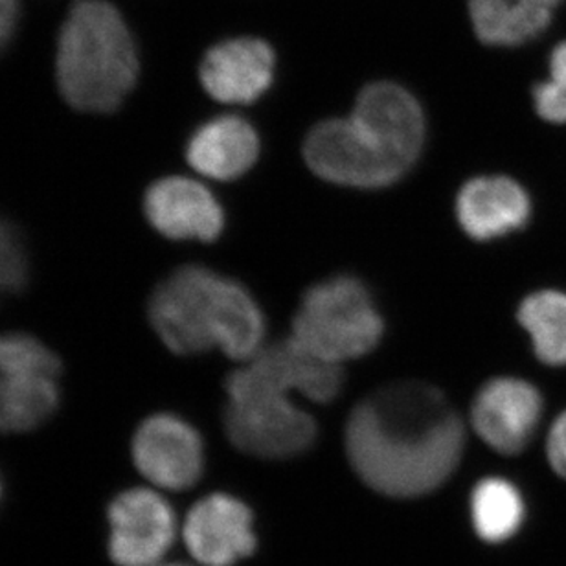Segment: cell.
<instances>
[{"label": "cell", "instance_id": "obj_1", "mask_svg": "<svg viewBox=\"0 0 566 566\" xmlns=\"http://www.w3.org/2000/svg\"><path fill=\"white\" fill-rule=\"evenodd\" d=\"M344 443L349 465L370 490L418 499L440 490L457 471L465 429L446 394L405 381L379 388L352 410Z\"/></svg>", "mask_w": 566, "mask_h": 566}, {"label": "cell", "instance_id": "obj_2", "mask_svg": "<svg viewBox=\"0 0 566 566\" xmlns=\"http://www.w3.org/2000/svg\"><path fill=\"white\" fill-rule=\"evenodd\" d=\"M149 318L179 355L219 348L232 359L251 360L265 338V316L254 296L201 265L177 269L153 291Z\"/></svg>", "mask_w": 566, "mask_h": 566}, {"label": "cell", "instance_id": "obj_3", "mask_svg": "<svg viewBox=\"0 0 566 566\" xmlns=\"http://www.w3.org/2000/svg\"><path fill=\"white\" fill-rule=\"evenodd\" d=\"M55 76L66 104L83 113L118 109L137 85V44L120 11L107 0H76L55 55Z\"/></svg>", "mask_w": 566, "mask_h": 566}, {"label": "cell", "instance_id": "obj_4", "mask_svg": "<svg viewBox=\"0 0 566 566\" xmlns=\"http://www.w3.org/2000/svg\"><path fill=\"white\" fill-rule=\"evenodd\" d=\"M224 432L249 457L285 460L310 451L316 421L293 403L291 394L263 381L249 366L235 370L224 385Z\"/></svg>", "mask_w": 566, "mask_h": 566}, {"label": "cell", "instance_id": "obj_5", "mask_svg": "<svg viewBox=\"0 0 566 566\" xmlns=\"http://www.w3.org/2000/svg\"><path fill=\"white\" fill-rule=\"evenodd\" d=\"M385 321L359 279L340 274L311 285L293 318V335L305 348L343 365L381 343Z\"/></svg>", "mask_w": 566, "mask_h": 566}, {"label": "cell", "instance_id": "obj_6", "mask_svg": "<svg viewBox=\"0 0 566 566\" xmlns=\"http://www.w3.org/2000/svg\"><path fill=\"white\" fill-rule=\"evenodd\" d=\"M304 158L316 177L348 188H387L407 174L352 118L313 127L304 142Z\"/></svg>", "mask_w": 566, "mask_h": 566}, {"label": "cell", "instance_id": "obj_7", "mask_svg": "<svg viewBox=\"0 0 566 566\" xmlns=\"http://www.w3.org/2000/svg\"><path fill=\"white\" fill-rule=\"evenodd\" d=\"M545 412V394L535 382L517 376L493 377L474 396L471 423L490 449L517 457L532 446Z\"/></svg>", "mask_w": 566, "mask_h": 566}, {"label": "cell", "instance_id": "obj_8", "mask_svg": "<svg viewBox=\"0 0 566 566\" xmlns=\"http://www.w3.org/2000/svg\"><path fill=\"white\" fill-rule=\"evenodd\" d=\"M109 554L118 566H157L174 546L177 517L157 491L133 488L109 506Z\"/></svg>", "mask_w": 566, "mask_h": 566}, {"label": "cell", "instance_id": "obj_9", "mask_svg": "<svg viewBox=\"0 0 566 566\" xmlns=\"http://www.w3.org/2000/svg\"><path fill=\"white\" fill-rule=\"evenodd\" d=\"M133 462L163 490H190L205 469V443L196 427L174 415L149 416L132 443Z\"/></svg>", "mask_w": 566, "mask_h": 566}, {"label": "cell", "instance_id": "obj_10", "mask_svg": "<svg viewBox=\"0 0 566 566\" xmlns=\"http://www.w3.org/2000/svg\"><path fill=\"white\" fill-rule=\"evenodd\" d=\"M186 548L205 566H235L258 548L254 513L229 493H212L186 515Z\"/></svg>", "mask_w": 566, "mask_h": 566}, {"label": "cell", "instance_id": "obj_11", "mask_svg": "<svg viewBox=\"0 0 566 566\" xmlns=\"http://www.w3.org/2000/svg\"><path fill=\"white\" fill-rule=\"evenodd\" d=\"M390 160L409 171L424 142V116L418 99L396 83H371L360 91L349 116Z\"/></svg>", "mask_w": 566, "mask_h": 566}, {"label": "cell", "instance_id": "obj_12", "mask_svg": "<svg viewBox=\"0 0 566 566\" xmlns=\"http://www.w3.org/2000/svg\"><path fill=\"white\" fill-rule=\"evenodd\" d=\"M460 229L474 241L506 240L528 229L534 219V197L507 175H482L462 186L457 197Z\"/></svg>", "mask_w": 566, "mask_h": 566}, {"label": "cell", "instance_id": "obj_13", "mask_svg": "<svg viewBox=\"0 0 566 566\" xmlns=\"http://www.w3.org/2000/svg\"><path fill=\"white\" fill-rule=\"evenodd\" d=\"M144 213L153 229L175 241L212 243L223 234L221 202L199 180L164 177L149 186Z\"/></svg>", "mask_w": 566, "mask_h": 566}, {"label": "cell", "instance_id": "obj_14", "mask_svg": "<svg viewBox=\"0 0 566 566\" xmlns=\"http://www.w3.org/2000/svg\"><path fill=\"white\" fill-rule=\"evenodd\" d=\"M274 65L265 41L230 39L208 50L199 76L208 96L221 104H252L273 85Z\"/></svg>", "mask_w": 566, "mask_h": 566}, {"label": "cell", "instance_id": "obj_15", "mask_svg": "<svg viewBox=\"0 0 566 566\" xmlns=\"http://www.w3.org/2000/svg\"><path fill=\"white\" fill-rule=\"evenodd\" d=\"M247 366L283 392L304 394L315 403H332L343 390V365L324 359L294 337L260 349Z\"/></svg>", "mask_w": 566, "mask_h": 566}, {"label": "cell", "instance_id": "obj_16", "mask_svg": "<svg viewBox=\"0 0 566 566\" xmlns=\"http://www.w3.org/2000/svg\"><path fill=\"white\" fill-rule=\"evenodd\" d=\"M260 157L256 129L240 116H218L197 127L186 146L191 168L208 179H240Z\"/></svg>", "mask_w": 566, "mask_h": 566}, {"label": "cell", "instance_id": "obj_17", "mask_svg": "<svg viewBox=\"0 0 566 566\" xmlns=\"http://www.w3.org/2000/svg\"><path fill=\"white\" fill-rule=\"evenodd\" d=\"M565 0H469L476 38L490 46L521 49L551 32Z\"/></svg>", "mask_w": 566, "mask_h": 566}, {"label": "cell", "instance_id": "obj_18", "mask_svg": "<svg viewBox=\"0 0 566 566\" xmlns=\"http://www.w3.org/2000/svg\"><path fill=\"white\" fill-rule=\"evenodd\" d=\"M515 318L535 359L552 370H566V289L530 291L518 302Z\"/></svg>", "mask_w": 566, "mask_h": 566}, {"label": "cell", "instance_id": "obj_19", "mask_svg": "<svg viewBox=\"0 0 566 566\" xmlns=\"http://www.w3.org/2000/svg\"><path fill=\"white\" fill-rule=\"evenodd\" d=\"M469 517L479 539L488 545H504L526 521L523 491L504 476H485L471 491Z\"/></svg>", "mask_w": 566, "mask_h": 566}, {"label": "cell", "instance_id": "obj_20", "mask_svg": "<svg viewBox=\"0 0 566 566\" xmlns=\"http://www.w3.org/2000/svg\"><path fill=\"white\" fill-rule=\"evenodd\" d=\"M60 405L50 377L0 376V432H28L49 420Z\"/></svg>", "mask_w": 566, "mask_h": 566}, {"label": "cell", "instance_id": "obj_21", "mask_svg": "<svg viewBox=\"0 0 566 566\" xmlns=\"http://www.w3.org/2000/svg\"><path fill=\"white\" fill-rule=\"evenodd\" d=\"M534 115L551 127H566V39L552 44L545 74L530 87Z\"/></svg>", "mask_w": 566, "mask_h": 566}, {"label": "cell", "instance_id": "obj_22", "mask_svg": "<svg viewBox=\"0 0 566 566\" xmlns=\"http://www.w3.org/2000/svg\"><path fill=\"white\" fill-rule=\"evenodd\" d=\"M61 363L52 349L27 333H0V376H60Z\"/></svg>", "mask_w": 566, "mask_h": 566}, {"label": "cell", "instance_id": "obj_23", "mask_svg": "<svg viewBox=\"0 0 566 566\" xmlns=\"http://www.w3.org/2000/svg\"><path fill=\"white\" fill-rule=\"evenodd\" d=\"M28 282V258L17 230L0 219V293H17Z\"/></svg>", "mask_w": 566, "mask_h": 566}, {"label": "cell", "instance_id": "obj_24", "mask_svg": "<svg viewBox=\"0 0 566 566\" xmlns=\"http://www.w3.org/2000/svg\"><path fill=\"white\" fill-rule=\"evenodd\" d=\"M546 462L552 471L566 480V407L552 420L545 440Z\"/></svg>", "mask_w": 566, "mask_h": 566}, {"label": "cell", "instance_id": "obj_25", "mask_svg": "<svg viewBox=\"0 0 566 566\" xmlns=\"http://www.w3.org/2000/svg\"><path fill=\"white\" fill-rule=\"evenodd\" d=\"M19 21V8L15 0H0V52L10 43Z\"/></svg>", "mask_w": 566, "mask_h": 566}, {"label": "cell", "instance_id": "obj_26", "mask_svg": "<svg viewBox=\"0 0 566 566\" xmlns=\"http://www.w3.org/2000/svg\"><path fill=\"white\" fill-rule=\"evenodd\" d=\"M157 566H185V565H157Z\"/></svg>", "mask_w": 566, "mask_h": 566}, {"label": "cell", "instance_id": "obj_27", "mask_svg": "<svg viewBox=\"0 0 566 566\" xmlns=\"http://www.w3.org/2000/svg\"><path fill=\"white\" fill-rule=\"evenodd\" d=\"M0 490H2V488H0Z\"/></svg>", "mask_w": 566, "mask_h": 566}]
</instances>
